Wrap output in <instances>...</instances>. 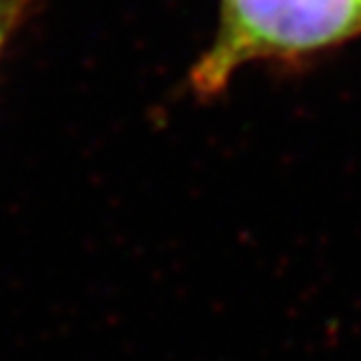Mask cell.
Returning a JSON list of instances; mask_svg holds the SVG:
<instances>
[{
  "label": "cell",
  "mask_w": 361,
  "mask_h": 361,
  "mask_svg": "<svg viewBox=\"0 0 361 361\" xmlns=\"http://www.w3.org/2000/svg\"><path fill=\"white\" fill-rule=\"evenodd\" d=\"M359 35L361 0H221L219 28L190 71V90L214 99L249 63L300 59Z\"/></svg>",
  "instance_id": "1"
},
{
  "label": "cell",
  "mask_w": 361,
  "mask_h": 361,
  "mask_svg": "<svg viewBox=\"0 0 361 361\" xmlns=\"http://www.w3.org/2000/svg\"><path fill=\"white\" fill-rule=\"evenodd\" d=\"M33 0H0V52H3L5 42L10 40L14 28L24 19Z\"/></svg>",
  "instance_id": "2"
}]
</instances>
